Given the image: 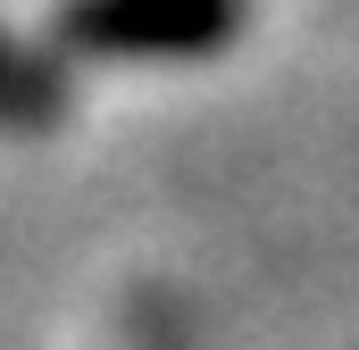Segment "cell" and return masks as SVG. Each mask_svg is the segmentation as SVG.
<instances>
[{
  "label": "cell",
  "instance_id": "cell-1",
  "mask_svg": "<svg viewBox=\"0 0 359 350\" xmlns=\"http://www.w3.org/2000/svg\"><path fill=\"white\" fill-rule=\"evenodd\" d=\"M234 34V0H67L59 42L84 59H192Z\"/></svg>",
  "mask_w": 359,
  "mask_h": 350
},
{
  "label": "cell",
  "instance_id": "cell-2",
  "mask_svg": "<svg viewBox=\"0 0 359 350\" xmlns=\"http://www.w3.org/2000/svg\"><path fill=\"white\" fill-rule=\"evenodd\" d=\"M0 125H25V134L59 125V84H50V67L25 59L8 34H0Z\"/></svg>",
  "mask_w": 359,
  "mask_h": 350
}]
</instances>
